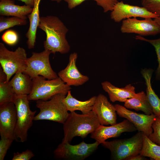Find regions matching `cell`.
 <instances>
[{
    "instance_id": "52a82bcc",
    "label": "cell",
    "mask_w": 160,
    "mask_h": 160,
    "mask_svg": "<svg viewBox=\"0 0 160 160\" xmlns=\"http://www.w3.org/2000/svg\"><path fill=\"white\" fill-rule=\"evenodd\" d=\"M27 58L26 51L23 48L19 47L15 51H11L3 43H0V67L6 75V81H9L17 72H24Z\"/></svg>"
},
{
    "instance_id": "4dcf8cb0",
    "label": "cell",
    "mask_w": 160,
    "mask_h": 160,
    "mask_svg": "<svg viewBox=\"0 0 160 160\" xmlns=\"http://www.w3.org/2000/svg\"><path fill=\"white\" fill-rule=\"evenodd\" d=\"M13 140L1 138L0 140V160H3L7 150L10 148Z\"/></svg>"
},
{
    "instance_id": "5bb4252c",
    "label": "cell",
    "mask_w": 160,
    "mask_h": 160,
    "mask_svg": "<svg viewBox=\"0 0 160 160\" xmlns=\"http://www.w3.org/2000/svg\"><path fill=\"white\" fill-rule=\"evenodd\" d=\"M137 129L134 125L127 119L110 126L100 124L93 132L90 137L101 144L107 139L119 136L124 132H132Z\"/></svg>"
},
{
    "instance_id": "83f0119b",
    "label": "cell",
    "mask_w": 160,
    "mask_h": 160,
    "mask_svg": "<svg viewBox=\"0 0 160 160\" xmlns=\"http://www.w3.org/2000/svg\"><path fill=\"white\" fill-rule=\"evenodd\" d=\"M143 7L160 17V0H142Z\"/></svg>"
},
{
    "instance_id": "d6a6232c",
    "label": "cell",
    "mask_w": 160,
    "mask_h": 160,
    "mask_svg": "<svg viewBox=\"0 0 160 160\" xmlns=\"http://www.w3.org/2000/svg\"><path fill=\"white\" fill-rule=\"evenodd\" d=\"M34 156L32 151L28 149L20 153H14L12 160H29Z\"/></svg>"
},
{
    "instance_id": "7a4b0ae2",
    "label": "cell",
    "mask_w": 160,
    "mask_h": 160,
    "mask_svg": "<svg viewBox=\"0 0 160 160\" xmlns=\"http://www.w3.org/2000/svg\"><path fill=\"white\" fill-rule=\"evenodd\" d=\"M63 124L64 136L62 142L70 143L76 136L85 138L95 131L100 124L92 110L86 114L71 112Z\"/></svg>"
},
{
    "instance_id": "f35d334b",
    "label": "cell",
    "mask_w": 160,
    "mask_h": 160,
    "mask_svg": "<svg viewBox=\"0 0 160 160\" xmlns=\"http://www.w3.org/2000/svg\"><path fill=\"white\" fill-rule=\"evenodd\" d=\"M160 119V115L158 117Z\"/></svg>"
},
{
    "instance_id": "8d00e7d4",
    "label": "cell",
    "mask_w": 160,
    "mask_h": 160,
    "mask_svg": "<svg viewBox=\"0 0 160 160\" xmlns=\"http://www.w3.org/2000/svg\"><path fill=\"white\" fill-rule=\"evenodd\" d=\"M154 20L160 25V17H158L154 18Z\"/></svg>"
},
{
    "instance_id": "ac0fdd59",
    "label": "cell",
    "mask_w": 160,
    "mask_h": 160,
    "mask_svg": "<svg viewBox=\"0 0 160 160\" xmlns=\"http://www.w3.org/2000/svg\"><path fill=\"white\" fill-rule=\"evenodd\" d=\"M33 7L26 5L15 4L12 0H0V15L11 16L27 19V16L32 12Z\"/></svg>"
},
{
    "instance_id": "d4e9b609",
    "label": "cell",
    "mask_w": 160,
    "mask_h": 160,
    "mask_svg": "<svg viewBox=\"0 0 160 160\" xmlns=\"http://www.w3.org/2000/svg\"><path fill=\"white\" fill-rule=\"evenodd\" d=\"M140 154L155 160H160V146L144 134L143 147Z\"/></svg>"
},
{
    "instance_id": "f1b7e54d",
    "label": "cell",
    "mask_w": 160,
    "mask_h": 160,
    "mask_svg": "<svg viewBox=\"0 0 160 160\" xmlns=\"http://www.w3.org/2000/svg\"><path fill=\"white\" fill-rule=\"evenodd\" d=\"M2 40L5 43L10 46L15 45L18 42L19 36L15 31L9 30L5 31L2 35Z\"/></svg>"
},
{
    "instance_id": "6da1fadb",
    "label": "cell",
    "mask_w": 160,
    "mask_h": 160,
    "mask_svg": "<svg viewBox=\"0 0 160 160\" xmlns=\"http://www.w3.org/2000/svg\"><path fill=\"white\" fill-rule=\"evenodd\" d=\"M38 28L46 34V39L43 43L44 49L54 54L69 52L70 46L66 39L68 30L58 17L52 15L40 17Z\"/></svg>"
},
{
    "instance_id": "5b68a950",
    "label": "cell",
    "mask_w": 160,
    "mask_h": 160,
    "mask_svg": "<svg viewBox=\"0 0 160 160\" xmlns=\"http://www.w3.org/2000/svg\"><path fill=\"white\" fill-rule=\"evenodd\" d=\"M66 96L59 94L47 100H37L36 105L40 112L35 116L34 121L48 120L63 124L69 114L63 102Z\"/></svg>"
},
{
    "instance_id": "3957f363",
    "label": "cell",
    "mask_w": 160,
    "mask_h": 160,
    "mask_svg": "<svg viewBox=\"0 0 160 160\" xmlns=\"http://www.w3.org/2000/svg\"><path fill=\"white\" fill-rule=\"evenodd\" d=\"M144 134L142 132L138 131L130 138L105 141L101 144L110 151L111 159L128 160L140 154L143 145Z\"/></svg>"
},
{
    "instance_id": "4fadbf2b",
    "label": "cell",
    "mask_w": 160,
    "mask_h": 160,
    "mask_svg": "<svg viewBox=\"0 0 160 160\" xmlns=\"http://www.w3.org/2000/svg\"><path fill=\"white\" fill-rule=\"evenodd\" d=\"M17 111L13 102L0 105V135L1 138L15 140V131Z\"/></svg>"
},
{
    "instance_id": "8fae6325",
    "label": "cell",
    "mask_w": 160,
    "mask_h": 160,
    "mask_svg": "<svg viewBox=\"0 0 160 160\" xmlns=\"http://www.w3.org/2000/svg\"><path fill=\"white\" fill-rule=\"evenodd\" d=\"M117 113L132 123L138 131L148 137L153 132L152 124L156 116L153 113L147 115L137 113L118 104L114 105Z\"/></svg>"
},
{
    "instance_id": "44dd1931",
    "label": "cell",
    "mask_w": 160,
    "mask_h": 160,
    "mask_svg": "<svg viewBox=\"0 0 160 160\" xmlns=\"http://www.w3.org/2000/svg\"><path fill=\"white\" fill-rule=\"evenodd\" d=\"M153 70L145 68L141 71V73L145 81L146 95L153 113L156 116L160 115V99L152 88L151 79Z\"/></svg>"
},
{
    "instance_id": "484cf974",
    "label": "cell",
    "mask_w": 160,
    "mask_h": 160,
    "mask_svg": "<svg viewBox=\"0 0 160 160\" xmlns=\"http://www.w3.org/2000/svg\"><path fill=\"white\" fill-rule=\"evenodd\" d=\"M27 23V19L15 16L4 17L1 16L0 17V33L15 26L25 25Z\"/></svg>"
},
{
    "instance_id": "8992f818",
    "label": "cell",
    "mask_w": 160,
    "mask_h": 160,
    "mask_svg": "<svg viewBox=\"0 0 160 160\" xmlns=\"http://www.w3.org/2000/svg\"><path fill=\"white\" fill-rule=\"evenodd\" d=\"M27 95H15L13 102L16 107L17 121L15 131V140L21 142L27 140L28 129L32 127L36 111L30 108Z\"/></svg>"
},
{
    "instance_id": "cb8c5ba5",
    "label": "cell",
    "mask_w": 160,
    "mask_h": 160,
    "mask_svg": "<svg viewBox=\"0 0 160 160\" xmlns=\"http://www.w3.org/2000/svg\"><path fill=\"white\" fill-rule=\"evenodd\" d=\"M6 80V75L0 67V105L13 102L15 95L9 81Z\"/></svg>"
},
{
    "instance_id": "30bf717a",
    "label": "cell",
    "mask_w": 160,
    "mask_h": 160,
    "mask_svg": "<svg viewBox=\"0 0 160 160\" xmlns=\"http://www.w3.org/2000/svg\"><path fill=\"white\" fill-rule=\"evenodd\" d=\"M120 31L123 33H135L140 36L160 33V25L151 18L139 20L136 17L122 20Z\"/></svg>"
},
{
    "instance_id": "e0dca14e",
    "label": "cell",
    "mask_w": 160,
    "mask_h": 160,
    "mask_svg": "<svg viewBox=\"0 0 160 160\" xmlns=\"http://www.w3.org/2000/svg\"><path fill=\"white\" fill-rule=\"evenodd\" d=\"M104 90L108 94L110 100L113 102L118 101L124 102L127 99L133 97L136 95L135 87L131 84L119 88L108 81L101 83Z\"/></svg>"
},
{
    "instance_id": "603a6c76",
    "label": "cell",
    "mask_w": 160,
    "mask_h": 160,
    "mask_svg": "<svg viewBox=\"0 0 160 160\" xmlns=\"http://www.w3.org/2000/svg\"><path fill=\"white\" fill-rule=\"evenodd\" d=\"M124 106L127 108L142 111L147 115L153 113L147 99L146 94L143 91L136 93L134 97L127 99L124 102Z\"/></svg>"
},
{
    "instance_id": "d6986e66",
    "label": "cell",
    "mask_w": 160,
    "mask_h": 160,
    "mask_svg": "<svg viewBox=\"0 0 160 160\" xmlns=\"http://www.w3.org/2000/svg\"><path fill=\"white\" fill-rule=\"evenodd\" d=\"M41 0H34V5L32 12L28 16L29 21V28L26 37L28 49H33L35 46L37 28L40 23L39 5Z\"/></svg>"
},
{
    "instance_id": "1f68e13d",
    "label": "cell",
    "mask_w": 160,
    "mask_h": 160,
    "mask_svg": "<svg viewBox=\"0 0 160 160\" xmlns=\"http://www.w3.org/2000/svg\"><path fill=\"white\" fill-rule=\"evenodd\" d=\"M96 1L97 4L101 7L104 12L112 11L113 7L118 2L117 0H93Z\"/></svg>"
},
{
    "instance_id": "d590c367",
    "label": "cell",
    "mask_w": 160,
    "mask_h": 160,
    "mask_svg": "<svg viewBox=\"0 0 160 160\" xmlns=\"http://www.w3.org/2000/svg\"><path fill=\"white\" fill-rule=\"evenodd\" d=\"M24 3L25 5L33 7L34 5V0H19Z\"/></svg>"
},
{
    "instance_id": "74e56055",
    "label": "cell",
    "mask_w": 160,
    "mask_h": 160,
    "mask_svg": "<svg viewBox=\"0 0 160 160\" xmlns=\"http://www.w3.org/2000/svg\"><path fill=\"white\" fill-rule=\"evenodd\" d=\"M52 1H55L59 3L62 0H50Z\"/></svg>"
},
{
    "instance_id": "ffe728a7",
    "label": "cell",
    "mask_w": 160,
    "mask_h": 160,
    "mask_svg": "<svg viewBox=\"0 0 160 160\" xmlns=\"http://www.w3.org/2000/svg\"><path fill=\"white\" fill-rule=\"evenodd\" d=\"M96 97L94 96L85 101L79 100L72 96L70 90L63 99V102L68 111L71 112L79 110L82 114H86L92 111Z\"/></svg>"
},
{
    "instance_id": "9a60e30c",
    "label": "cell",
    "mask_w": 160,
    "mask_h": 160,
    "mask_svg": "<svg viewBox=\"0 0 160 160\" xmlns=\"http://www.w3.org/2000/svg\"><path fill=\"white\" fill-rule=\"evenodd\" d=\"M92 110L97 115L100 124L111 125L117 123L114 106L104 95L100 94L97 96Z\"/></svg>"
},
{
    "instance_id": "7402d4cb",
    "label": "cell",
    "mask_w": 160,
    "mask_h": 160,
    "mask_svg": "<svg viewBox=\"0 0 160 160\" xmlns=\"http://www.w3.org/2000/svg\"><path fill=\"white\" fill-rule=\"evenodd\" d=\"M9 82L15 95H28L31 91L32 79L22 71L16 73Z\"/></svg>"
},
{
    "instance_id": "f546056e",
    "label": "cell",
    "mask_w": 160,
    "mask_h": 160,
    "mask_svg": "<svg viewBox=\"0 0 160 160\" xmlns=\"http://www.w3.org/2000/svg\"><path fill=\"white\" fill-rule=\"evenodd\" d=\"M152 127L153 132L148 137L152 141L160 146V119L157 116L152 124Z\"/></svg>"
},
{
    "instance_id": "7c38bea8",
    "label": "cell",
    "mask_w": 160,
    "mask_h": 160,
    "mask_svg": "<svg viewBox=\"0 0 160 160\" xmlns=\"http://www.w3.org/2000/svg\"><path fill=\"white\" fill-rule=\"evenodd\" d=\"M111 18L116 23L132 17L155 18L159 16L148 11L143 7L131 5L118 1L114 6L111 13Z\"/></svg>"
},
{
    "instance_id": "9c48e42d",
    "label": "cell",
    "mask_w": 160,
    "mask_h": 160,
    "mask_svg": "<svg viewBox=\"0 0 160 160\" xmlns=\"http://www.w3.org/2000/svg\"><path fill=\"white\" fill-rule=\"evenodd\" d=\"M68 142H62L54 151L57 159L69 160H83L92 154L98 148L100 143L97 141L88 144L83 141L72 145Z\"/></svg>"
},
{
    "instance_id": "e575fe53",
    "label": "cell",
    "mask_w": 160,
    "mask_h": 160,
    "mask_svg": "<svg viewBox=\"0 0 160 160\" xmlns=\"http://www.w3.org/2000/svg\"><path fill=\"white\" fill-rule=\"evenodd\" d=\"M146 159H147L145 156L139 154L131 157L128 160H144Z\"/></svg>"
},
{
    "instance_id": "2e32d148",
    "label": "cell",
    "mask_w": 160,
    "mask_h": 160,
    "mask_svg": "<svg viewBox=\"0 0 160 160\" xmlns=\"http://www.w3.org/2000/svg\"><path fill=\"white\" fill-rule=\"evenodd\" d=\"M78 57L77 53L74 52L69 55V63L64 69L58 73V75L68 85L79 86L87 82L89 77L82 74L77 68L76 62Z\"/></svg>"
},
{
    "instance_id": "4316f807",
    "label": "cell",
    "mask_w": 160,
    "mask_h": 160,
    "mask_svg": "<svg viewBox=\"0 0 160 160\" xmlns=\"http://www.w3.org/2000/svg\"><path fill=\"white\" fill-rule=\"evenodd\" d=\"M135 38L137 40L148 42L154 47L157 57L158 65L156 72V79L160 80V38L155 39H148L140 35H137Z\"/></svg>"
},
{
    "instance_id": "277c9868",
    "label": "cell",
    "mask_w": 160,
    "mask_h": 160,
    "mask_svg": "<svg viewBox=\"0 0 160 160\" xmlns=\"http://www.w3.org/2000/svg\"><path fill=\"white\" fill-rule=\"evenodd\" d=\"M39 76L32 79L31 91L28 95L29 101L47 100L53 96L59 94L66 95L71 88L59 77L55 79L46 80Z\"/></svg>"
},
{
    "instance_id": "ba28073f",
    "label": "cell",
    "mask_w": 160,
    "mask_h": 160,
    "mask_svg": "<svg viewBox=\"0 0 160 160\" xmlns=\"http://www.w3.org/2000/svg\"><path fill=\"white\" fill-rule=\"evenodd\" d=\"M51 53V51L47 49L40 52H32V55L27 59L26 68L23 73L32 79L39 76L49 80L58 78L50 64L49 57Z\"/></svg>"
},
{
    "instance_id": "836d02e7",
    "label": "cell",
    "mask_w": 160,
    "mask_h": 160,
    "mask_svg": "<svg viewBox=\"0 0 160 160\" xmlns=\"http://www.w3.org/2000/svg\"><path fill=\"white\" fill-rule=\"evenodd\" d=\"M67 3L68 7L70 9H72L80 4L86 0H64Z\"/></svg>"
}]
</instances>
